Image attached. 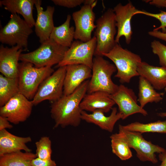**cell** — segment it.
Returning <instances> with one entry per match:
<instances>
[{"instance_id": "cell-33", "label": "cell", "mask_w": 166, "mask_h": 166, "mask_svg": "<svg viewBox=\"0 0 166 166\" xmlns=\"http://www.w3.org/2000/svg\"><path fill=\"white\" fill-rule=\"evenodd\" d=\"M32 166H56L55 162L50 159H42L36 157L32 160Z\"/></svg>"}, {"instance_id": "cell-16", "label": "cell", "mask_w": 166, "mask_h": 166, "mask_svg": "<svg viewBox=\"0 0 166 166\" xmlns=\"http://www.w3.org/2000/svg\"><path fill=\"white\" fill-rule=\"evenodd\" d=\"M92 69L82 64H71L66 66L64 80L63 95H69L83 82L92 77Z\"/></svg>"}, {"instance_id": "cell-26", "label": "cell", "mask_w": 166, "mask_h": 166, "mask_svg": "<svg viewBox=\"0 0 166 166\" xmlns=\"http://www.w3.org/2000/svg\"><path fill=\"white\" fill-rule=\"evenodd\" d=\"M19 93L18 78H9L2 74L0 75V107Z\"/></svg>"}, {"instance_id": "cell-38", "label": "cell", "mask_w": 166, "mask_h": 166, "mask_svg": "<svg viewBox=\"0 0 166 166\" xmlns=\"http://www.w3.org/2000/svg\"><path fill=\"white\" fill-rule=\"evenodd\" d=\"M97 1L94 0H84V5H87L94 7L96 5Z\"/></svg>"}, {"instance_id": "cell-1", "label": "cell", "mask_w": 166, "mask_h": 166, "mask_svg": "<svg viewBox=\"0 0 166 166\" xmlns=\"http://www.w3.org/2000/svg\"><path fill=\"white\" fill-rule=\"evenodd\" d=\"M89 81H85L71 94L63 95L52 103L50 113L54 122V128L69 126L76 127L80 125L82 111L80 104L87 92Z\"/></svg>"}, {"instance_id": "cell-34", "label": "cell", "mask_w": 166, "mask_h": 166, "mask_svg": "<svg viewBox=\"0 0 166 166\" xmlns=\"http://www.w3.org/2000/svg\"><path fill=\"white\" fill-rule=\"evenodd\" d=\"M148 33L150 36L166 42V31L163 32L153 30L148 32Z\"/></svg>"}, {"instance_id": "cell-5", "label": "cell", "mask_w": 166, "mask_h": 166, "mask_svg": "<svg viewBox=\"0 0 166 166\" xmlns=\"http://www.w3.org/2000/svg\"><path fill=\"white\" fill-rule=\"evenodd\" d=\"M69 48L62 46L49 38L36 50L21 54L19 60L31 63L38 68L51 67L63 59Z\"/></svg>"}, {"instance_id": "cell-23", "label": "cell", "mask_w": 166, "mask_h": 166, "mask_svg": "<svg viewBox=\"0 0 166 166\" xmlns=\"http://www.w3.org/2000/svg\"><path fill=\"white\" fill-rule=\"evenodd\" d=\"M71 19V15L68 14L63 24L58 26H54L49 38L62 46L70 47L73 42L75 30L74 26H70Z\"/></svg>"}, {"instance_id": "cell-32", "label": "cell", "mask_w": 166, "mask_h": 166, "mask_svg": "<svg viewBox=\"0 0 166 166\" xmlns=\"http://www.w3.org/2000/svg\"><path fill=\"white\" fill-rule=\"evenodd\" d=\"M56 5L68 8H72L83 3L84 0H52Z\"/></svg>"}, {"instance_id": "cell-9", "label": "cell", "mask_w": 166, "mask_h": 166, "mask_svg": "<svg viewBox=\"0 0 166 166\" xmlns=\"http://www.w3.org/2000/svg\"><path fill=\"white\" fill-rule=\"evenodd\" d=\"M66 68V66L58 68L42 83L31 100L34 105L45 100L52 103L62 97Z\"/></svg>"}, {"instance_id": "cell-6", "label": "cell", "mask_w": 166, "mask_h": 166, "mask_svg": "<svg viewBox=\"0 0 166 166\" xmlns=\"http://www.w3.org/2000/svg\"><path fill=\"white\" fill-rule=\"evenodd\" d=\"M96 25L94 36L96 38L97 45L94 55L103 56L117 43L115 41L117 30L113 9H108L96 20Z\"/></svg>"}, {"instance_id": "cell-21", "label": "cell", "mask_w": 166, "mask_h": 166, "mask_svg": "<svg viewBox=\"0 0 166 166\" xmlns=\"http://www.w3.org/2000/svg\"><path fill=\"white\" fill-rule=\"evenodd\" d=\"M137 71L139 76L144 78L155 89L161 90L166 88V67L154 66L142 61Z\"/></svg>"}, {"instance_id": "cell-12", "label": "cell", "mask_w": 166, "mask_h": 166, "mask_svg": "<svg viewBox=\"0 0 166 166\" xmlns=\"http://www.w3.org/2000/svg\"><path fill=\"white\" fill-rule=\"evenodd\" d=\"M94 7L84 5L80 10L72 14L75 28L74 38L83 42H87L92 38V33L96 29L94 24L95 15Z\"/></svg>"}, {"instance_id": "cell-4", "label": "cell", "mask_w": 166, "mask_h": 166, "mask_svg": "<svg viewBox=\"0 0 166 166\" xmlns=\"http://www.w3.org/2000/svg\"><path fill=\"white\" fill-rule=\"evenodd\" d=\"M92 70L88 93L101 91L112 94L116 92L119 85L114 83L111 78L112 75L117 71L114 64L104 59L103 56H95L93 58Z\"/></svg>"}, {"instance_id": "cell-35", "label": "cell", "mask_w": 166, "mask_h": 166, "mask_svg": "<svg viewBox=\"0 0 166 166\" xmlns=\"http://www.w3.org/2000/svg\"><path fill=\"white\" fill-rule=\"evenodd\" d=\"M10 123L6 118L0 116V130L12 128L13 126Z\"/></svg>"}, {"instance_id": "cell-28", "label": "cell", "mask_w": 166, "mask_h": 166, "mask_svg": "<svg viewBox=\"0 0 166 166\" xmlns=\"http://www.w3.org/2000/svg\"><path fill=\"white\" fill-rule=\"evenodd\" d=\"M112 152L121 160H125L132 156V153L128 144L118 132L110 136Z\"/></svg>"}, {"instance_id": "cell-18", "label": "cell", "mask_w": 166, "mask_h": 166, "mask_svg": "<svg viewBox=\"0 0 166 166\" xmlns=\"http://www.w3.org/2000/svg\"><path fill=\"white\" fill-rule=\"evenodd\" d=\"M110 95L101 91L86 94L81 103V108L82 111L92 113L101 111L107 113L112 110L115 104Z\"/></svg>"}, {"instance_id": "cell-10", "label": "cell", "mask_w": 166, "mask_h": 166, "mask_svg": "<svg viewBox=\"0 0 166 166\" xmlns=\"http://www.w3.org/2000/svg\"><path fill=\"white\" fill-rule=\"evenodd\" d=\"M96 45L97 39L94 36L87 42L78 40L73 41L57 67L58 68L71 64H82L92 69L93 56Z\"/></svg>"}, {"instance_id": "cell-8", "label": "cell", "mask_w": 166, "mask_h": 166, "mask_svg": "<svg viewBox=\"0 0 166 166\" xmlns=\"http://www.w3.org/2000/svg\"><path fill=\"white\" fill-rule=\"evenodd\" d=\"M119 133L130 148L136 152V156L141 161H148L153 164L158 162L155 153H160L165 149L146 140L142 133L125 130L119 125Z\"/></svg>"}, {"instance_id": "cell-15", "label": "cell", "mask_w": 166, "mask_h": 166, "mask_svg": "<svg viewBox=\"0 0 166 166\" xmlns=\"http://www.w3.org/2000/svg\"><path fill=\"white\" fill-rule=\"evenodd\" d=\"M24 50L21 46L15 45L8 47L2 45L0 46V72L8 77L18 78L20 57Z\"/></svg>"}, {"instance_id": "cell-13", "label": "cell", "mask_w": 166, "mask_h": 166, "mask_svg": "<svg viewBox=\"0 0 166 166\" xmlns=\"http://www.w3.org/2000/svg\"><path fill=\"white\" fill-rule=\"evenodd\" d=\"M110 96L118 105L119 112L123 115L122 120L136 113L148 115L147 112L138 105L137 97L133 90L124 85H119L116 92Z\"/></svg>"}, {"instance_id": "cell-2", "label": "cell", "mask_w": 166, "mask_h": 166, "mask_svg": "<svg viewBox=\"0 0 166 166\" xmlns=\"http://www.w3.org/2000/svg\"><path fill=\"white\" fill-rule=\"evenodd\" d=\"M114 63L117 71L115 77L122 83H129L131 79L139 76L137 68L142 61L140 55L122 47L117 43L108 53L104 54Z\"/></svg>"}, {"instance_id": "cell-39", "label": "cell", "mask_w": 166, "mask_h": 166, "mask_svg": "<svg viewBox=\"0 0 166 166\" xmlns=\"http://www.w3.org/2000/svg\"><path fill=\"white\" fill-rule=\"evenodd\" d=\"M158 116L161 117H166V112H162L157 114Z\"/></svg>"}, {"instance_id": "cell-17", "label": "cell", "mask_w": 166, "mask_h": 166, "mask_svg": "<svg viewBox=\"0 0 166 166\" xmlns=\"http://www.w3.org/2000/svg\"><path fill=\"white\" fill-rule=\"evenodd\" d=\"M41 5V0H35L37 15L34 26L35 31L41 43L49 38L54 27L53 17L55 10L54 6H48L46 10H44Z\"/></svg>"}, {"instance_id": "cell-36", "label": "cell", "mask_w": 166, "mask_h": 166, "mask_svg": "<svg viewBox=\"0 0 166 166\" xmlns=\"http://www.w3.org/2000/svg\"><path fill=\"white\" fill-rule=\"evenodd\" d=\"M150 5L156 6L158 7L166 8V0H149Z\"/></svg>"}, {"instance_id": "cell-24", "label": "cell", "mask_w": 166, "mask_h": 166, "mask_svg": "<svg viewBox=\"0 0 166 166\" xmlns=\"http://www.w3.org/2000/svg\"><path fill=\"white\" fill-rule=\"evenodd\" d=\"M164 93H158L144 78L140 76L139 81L138 101L140 107H143L149 103H157L163 99Z\"/></svg>"}, {"instance_id": "cell-20", "label": "cell", "mask_w": 166, "mask_h": 166, "mask_svg": "<svg viewBox=\"0 0 166 166\" xmlns=\"http://www.w3.org/2000/svg\"><path fill=\"white\" fill-rule=\"evenodd\" d=\"M104 113L101 111H96L91 113L82 111L81 118L82 120L87 123L98 126L102 129L112 132L117 122L120 119H122L123 115L120 112H117L116 107L112 108L109 116H105Z\"/></svg>"}, {"instance_id": "cell-11", "label": "cell", "mask_w": 166, "mask_h": 166, "mask_svg": "<svg viewBox=\"0 0 166 166\" xmlns=\"http://www.w3.org/2000/svg\"><path fill=\"white\" fill-rule=\"evenodd\" d=\"M34 105L31 100L19 93L0 108V116L15 124L26 121L30 117Z\"/></svg>"}, {"instance_id": "cell-7", "label": "cell", "mask_w": 166, "mask_h": 166, "mask_svg": "<svg viewBox=\"0 0 166 166\" xmlns=\"http://www.w3.org/2000/svg\"><path fill=\"white\" fill-rule=\"evenodd\" d=\"M32 28L19 15L11 14L8 23L0 30V42L11 46L19 45L26 50Z\"/></svg>"}, {"instance_id": "cell-25", "label": "cell", "mask_w": 166, "mask_h": 166, "mask_svg": "<svg viewBox=\"0 0 166 166\" xmlns=\"http://www.w3.org/2000/svg\"><path fill=\"white\" fill-rule=\"evenodd\" d=\"M36 157L31 152H13L0 156V166H32L31 161Z\"/></svg>"}, {"instance_id": "cell-29", "label": "cell", "mask_w": 166, "mask_h": 166, "mask_svg": "<svg viewBox=\"0 0 166 166\" xmlns=\"http://www.w3.org/2000/svg\"><path fill=\"white\" fill-rule=\"evenodd\" d=\"M37 157L42 159H51V141L49 137L44 136L35 143Z\"/></svg>"}, {"instance_id": "cell-22", "label": "cell", "mask_w": 166, "mask_h": 166, "mask_svg": "<svg viewBox=\"0 0 166 166\" xmlns=\"http://www.w3.org/2000/svg\"><path fill=\"white\" fill-rule=\"evenodd\" d=\"M35 0H2L0 1V6L12 14H21L24 20L32 27L35 21L33 16Z\"/></svg>"}, {"instance_id": "cell-19", "label": "cell", "mask_w": 166, "mask_h": 166, "mask_svg": "<svg viewBox=\"0 0 166 166\" xmlns=\"http://www.w3.org/2000/svg\"><path fill=\"white\" fill-rule=\"evenodd\" d=\"M32 141L30 137H21L13 135L6 129L0 130V156L24 150L31 152L26 144Z\"/></svg>"}, {"instance_id": "cell-27", "label": "cell", "mask_w": 166, "mask_h": 166, "mask_svg": "<svg viewBox=\"0 0 166 166\" xmlns=\"http://www.w3.org/2000/svg\"><path fill=\"white\" fill-rule=\"evenodd\" d=\"M119 126L125 130L141 133L145 132L166 133V120L147 124L135 122L125 125L120 124Z\"/></svg>"}, {"instance_id": "cell-14", "label": "cell", "mask_w": 166, "mask_h": 166, "mask_svg": "<svg viewBox=\"0 0 166 166\" xmlns=\"http://www.w3.org/2000/svg\"><path fill=\"white\" fill-rule=\"evenodd\" d=\"M113 10L117 28L115 41L119 44L120 38L124 36L126 43L128 44L131 42L132 34L131 19L139 10L130 1L124 5L119 3L114 7Z\"/></svg>"}, {"instance_id": "cell-31", "label": "cell", "mask_w": 166, "mask_h": 166, "mask_svg": "<svg viewBox=\"0 0 166 166\" xmlns=\"http://www.w3.org/2000/svg\"><path fill=\"white\" fill-rule=\"evenodd\" d=\"M141 14L148 16L154 18L158 20L161 24L160 26L153 30H159L161 29L163 32L166 31V11L160 10V12L158 13H152L148 12L144 10H139L136 13V14Z\"/></svg>"}, {"instance_id": "cell-30", "label": "cell", "mask_w": 166, "mask_h": 166, "mask_svg": "<svg viewBox=\"0 0 166 166\" xmlns=\"http://www.w3.org/2000/svg\"><path fill=\"white\" fill-rule=\"evenodd\" d=\"M151 47L153 53L158 56L160 65L166 67V46L154 40L151 42Z\"/></svg>"}, {"instance_id": "cell-3", "label": "cell", "mask_w": 166, "mask_h": 166, "mask_svg": "<svg viewBox=\"0 0 166 166\" xmlns=\"http://www.w3.org/2000/svg\"><path fill=\"white\" fill-rule=\"evenodd\" d=\"M27 62L19 63L18 82L19 93L32 100L42 83L54 72L51 67L38 68Z\"/></svg>"}, {"instance_id": "cell-37", "label": "cell", "mask_w": 166, "mask_h": 166, "mask_svg": "<svg viewBox=\"0 0 166 166\" xmlns=\"http://www.w3.org/2000/svg\"><path fill=\"white\" fill-rule=\"evenodd\" d=\"M158 157L159 160L161 162L159 166H166V149L159 153Z\"/></svg>"}]
</instances>
